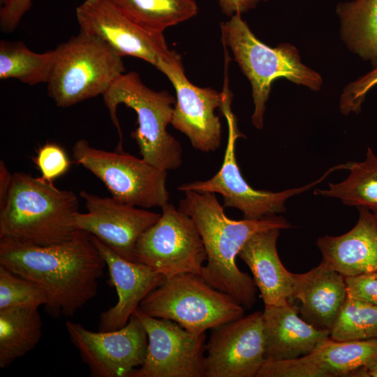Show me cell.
Here are the masks:
<instances>
[{"label": "cell", "mask_w": 377, "mask_h": 377, "mask_svg": "<svg viewBox=\"0 0 377 377\" xmlns=\"http://www.w3.org/2000/svg\"><path fill=\"white\" fill-rule=\"evenodd\" d=\"M80 195L87 212L75 214V229L95 236L119 256L136 262L135 249L138 239L158 221L161 214L86 191H82Z\"/></svg>", "instance_id": "17"}, {"label": "cell", "mask_w": 377, "mask_h": 377, "mask_svg": "<svg viewBox=\"0 0 377 377\" xmlns=\"http://www.w3.org/2000/svg\"><path fill=\"white\" fill-rule=\"evenodd\" d=\"M8 0H0V4L3 5Z\"/></svg>", "instance_id": "37"}, {"label": "cell", "mask_w": 377, "mask_h": 377, "mask_svg": "<svg viewBox=\"0 0 377 377\" xmlns=\"http://www.w3.org/2000/svg\"><path fill=\"white\" fill-rule=\"evenodd\" d=\"M330 337L337 341L377 339V306L347 296Z\"/></svg>", "instance_id": "28"}, {"label": "cell", "mask_w": 377, "mask_h": 377, "mask_svg": "<svg viewBox=\"0 0 377 377\" xmlns=\"http://www.w3.org/2000/svg\"><path fill=\"white\" fill-rule=\"evenodd\" d=\"M364 377H377V368L367 372Z\"/></svg>", "instance_id": "36"}, {"label": "cell", "mask_w": 377, "mask_h": 377, "mask_svg": "<svg viewBox=\"0 0 377 377\" xmlns=\"http://www.w3.org/2000/svg\"><path fill=\"white\" fill-rule=\"evenodd\" d=\"M349 170L346 179L329 183L326 189H316L314 194L339 199L347 206L362 207L377 212V155L368 147L363 161L344 163Z\"/></svg>", "instance_id": "25"}, {"label": "cell", "mask_w": 377, "mask_h": 377, "mask_svg": "<svg viewBox=\"0 0 377 377\" xmlns=\"http://www.w3.org/2000/svg\"><path fill=\"white\" fill-rule=\"evenodd\" d=\"M357 208L358 220L350 230L316 241L322 260L344 277L377 271V218L367 208Z\"/></svg>", "instance_id": "20"}, {"label": "cell", "mask_w": 377, "mask_h": 377, "mask_svg": "<svg viewBox=\"0 0 377 377\" xmlns=\"http://www.w3.org/2000/svg\"><path fill=\"white\" fill-rule=\"evenodd\" d=\"M66 329L91 377H130L145 360L147 335L135 313L116 330L92 332L70 320Z\"/></svg>", "instance_id": "12"}, {"label": "cell", "mask_w": 377, "mask_h": 377, "mask_svg": "<svg viewBox=\"0 0 377 377\" xmlns=\"http://www.w3.org/2000/svg\"><path fill=\"white\" fill-rule=\"evenodd\" d=\"M75 15L80 31L100 38L121 57H135L156 68L173 52L163 34L140 27L112 0H85L76 8Z\"/></svg>", "instance_id": "14"}, {"label": "cell", "mask_w": 377, "mask_h": 377, "mask_svg": "<svg viewBox=\"0 0 377 377\" xmlns=\"http://www.w3.org/2000/svg\"><path fill=\"white\" fill-rule=\"evenodd\" d=\"M184 193L178 209L195 223L207 253L201 276L246 309H251L256 302V286L253 279L238 268L235 258L254 233L270 228L288 229L291 223L278 215L255 220H232L226 215L216 193L195 191Z\"/></svg>", "instance_id": "2"}, {"label": "cell", "mask_w": 377, "mask_h": 377, "mask_svg": "<svg viewBox=\"0 0 377 377\" xmlns=\"http://www.w3.org/2000/svg\"><path fill=\"white\" fill-rule=\"evenodd\" d=\"M38 307L20 306L0 310V367L5 369L33 350L42 336Z\"/></svg>", "instance_id": "24"}, {"label": "cell", "mask_w": 377, "mask_h": 377, "mask_svg": "<svg viewBox=\"0 0 377 377\" xmlns=\"http://www.w3.org/2000/svg\"><path fill=\"white\" fill-rule=\"evenodd\" d=\"M47 297L33 281L0 265V310L20 306H45Z\"/></svg>", "instance_id": "29"}, {"label": "cell", "mask_w": 377, "mask_h": 377, "mask_svg": "<svg viewBox=\"0 0 377 377\" xmlns=\"http://www.w3.org/2000/svg\"><path fill=\"white\" fill-rule=\"evenodd\" d=\"M158 221L137 241L135 261L168 278L191 272L201 275L206 251L193 219L167 203Z\"/></svg>", "instance_id": "10"}, {"label": "cell", "mask_w": 377, "mask_h": 377, "mask_svg": "<svg viewBox=\"0 0 377 377\" xmlns=\"http://www.w3.org/2000/svg\"><path fill=\"white\" fill-rule=\"evenodd\" d=\"M112 1L136 24L158 34L195 17L198 12L196 0Z\"/></svg>", "instance_id": "26"}, {"label": "cell", "mask_w": 377, "mask_h": 377, "mask_svg": "<svg viewBox=\"0 0 377 377\" xmlns=\"http://www.w3.org/2000/svg\"><path fill=\"white\" fill-rule=\"evenodd\" d=\"M57 59L56 49L30 50L22 41H0V79L14 78L28 85L47 83Z\"/></svg>", "instance_id": "27"}, {"label": "cell", "mask_w": 377, "mask_h": 377, "mask_svg": "<svg viewBox=\"0 0 377 377\" xmlns=\"http://www.w3.org/2000/svg\"><path fill=\"white\" fill-rule=\"evenodd\" d=\"M336 13L341 38L348 48L377 67V0L341 2Z\"/></svg>", "instance_id": "23"}, {"label": "cell", "mask_w": 377, "mask_h": 377, "mask_svg": "<svg viewBox=\"0 0 377 377\" xmlns=\"http://www.w3.org/2000/svg\"><path fill=\"white\" fill-rule=\"evenodd\" d=\"M78 198L71 191L30 174L16 172L5 206L0 209V239L48 246L71 238Z\"/></svg>", "instance_id": "3"}, {"label": "cell", "mask_w": 377, "mask_h": 377, "mask_svg": "<svg viewBox=\"0 0 377 377\" xmlns=\"http://www.w3.org/2000/svg\"><path fill=\"white\" fill-rule=\"evenodd\" d=\"M280 230L270 228L254 233L238 253L249 267L265 305H283L292 297L293 273L283 266L276 249Z\"/></svg>", "instance_id": "22"}, {"label": "cell", "mask_w": 377, "mask_h": 377, "mask_svg": "<svg viewBox=\"0 0 377 377\" xmlns=\"http://www.w3.org/2000/svg\"><path fill=\"white\" fill-rule=\"evenodd\" d=\"M212 330L205 344V377H256L265 362L263 311Z\"/></svg>", "instance_id": "15"}, {"label": "cell", "mask_w": 377, "mask_h": 377, "mask_svg": "<svg viewBox=\"0 0 377 377\" xmlns=\"http://www.w3.org/2000/svg\"><path fill=\"white\" fill-rule=\"evenodd\" d=\"M33 161L40 171L41 177L50 182L66 173L71 167L66 151L54 142L40 146Z\"/></svg>", "instance_id": "30"}, {"label": "cell", "mask_w": 377, "mask_h": 377, "mask_svg": "<svg viewBox=\"0 0 377 377\" xmlns=\"http://www.w3.org/2000/svg\"><path fill=\"white\" fill-rule=\"evenodd\" d=\"M372 213H373V212H372ZM373 214H374L376 216V217L377 218V212L373 213Z\"/></svg>", "instance_id": "38"}, {"label": "cell", "mask_w": 377, "mask_h": 377, "mask_svg": "<svg viewBox=\"0 0 377 377\" xmlns=\"http://www.w3.org/2000/svg\"><path fill=\"white\" fill-rule=\"evenodd\" d=\"M103 99L119 136L116 151H123L122 132L117 110L119 105L124 104L136 112L138 127L131 136L135 140L142 158L166 171L180 167L182 148L167 131L176 103L173 96L167 91L150 89L138 73L131 71L120 75L103 95Z\"/></svg>", "instance_id": "4"}, {"label": "cell", "mask_w": 377, "mask_h": 377, "mask_svg": "<svg viewBox=\"0 0 377 377\" xmlns=\"http://www.w3.org/2000/svg\"><path fill=\"white\" fill-rule=\"evenodd\" d=\"M156 68L172 84L176 92L171 124L184 133L193 147L214 151L222 140L221 124L215 110L221 108L223 93L211 87H199L186 77L181 56L173 51Z\"/></svg>", "instance_id": "13"}, {"label": "cell", "mask_w": 377, "mask_h": 377, "mask_svg": "<svg viewBox=\"0 0 377 377\" xmlns=\"http://www.w3.org/2000/svg\"><path fill=\"white\" fill-rule=\"evenodd\" d=\"M347 295L377 306V271L345 277Z\"/></svg>", "instance_id": "32"}, {"label": "cell", "mask_w": 377, "mask_h": 377, "mask_svg": "<svg viewBox=\"0 0 377 377\" xmlns=\"http://www.w3.org/2000/svg\"><path fill=\"white\" fill-rule=\"evenodd\" d=\"M299 314V308L290 301L279 306L265 305V361L292 360L305 355L330 337V331L314 327Z\"/></svg>", "instance_id": "21"}, {"label": "cell", "mask_w": 377, "mask_h": 377, "mask_svg": "<svg viewBox=\"0 0 377 377\" xmlns=\"http://www.w3.org/2000/svg\"><path fill=\"white\" fill-rule=\"evenodd\" d=\"M31 5L32 0H8L0 10L1 31L3 33L15 31Z\"/></svg>", "instance_id": "33"}, {"label": "cell", "mask_w": 377, "mask_h": 377, "mask_svg": "<svg viewBox=\"0 0 377 377\" xmlns=\"http://www.w3.org/2000/svg\"><path fill=\"white\" fill-rule=\"evenodd\" d=\"M72 151L75 162L99 179L113 198L145 209L161 208L168 202V171L124 151L93 147L85 139L75 142Z\"/></svg>", "instance_id": "9"}, {"label": "cell", "mask_w": 377, "mask_h": 377, "mask_svg": "<svg viewBox=\"0 0 377 377\" xmlns=\"http://www.w3.org/2000/svg\"><path fill=\"white\" fill-rule=\"evenodd\" d=\"M223 91L221 109L228 124V138L223 164L212 178L205 181L185 183L177 187L182 191H195L219 193L223 200V207L238 209L246 219H260L285 212L286 202L288 198L309 190L321 183L339 165L327 170L319 179L301 187L287 189L280 192L258 190L252 188L241 174L235 156L237 140L243 137L237 126L235 117L230 110L231 96Z\"/></svg>", "instance_id": "8"}, {"label": "cell", "mask_w": 377, "mask_h": 377, "mask_svg": "<svg viewBox=\"0 0 377 377\" xmlns=\"http://www.w3.org/2000/svg\"><path fill=\"white\" fill-rule=\"evenodd\" d=\"M55 49L57 59L47 89L57 107L103 96L124 73L121 57L94 35L80 30Z\"/></svg>", "instance_id": "6"}, {"label": "cell", "mask_w": 377, "mask_h": 377, "mask_svg": "<svg viewBox=\"0 0 377 377\" xmlns=\"http://www.w3.org/2000/svg\"><path fill=\"white\" fill-rule=\"evenodd\" d=\"M147 335L143 363L130 377H205L206 334H193L176 322L134 312Z\"/></svg>", "instance_id": "11"}, {"label": "cell", "mask_w": 377, "mask_h": 377, "mask_svg": "<svg viewBox=\"0 0 377 377\" xmlns=\"http://www.w3.org/2000/svg\"><path fill=\"white\" fill-rule=\"evenodd\" d=\"M345 277L323 260L302 274L293 273L291 298L300 302V316L330 332L347 298Z\"/></svg>", "instance_id": "19"}, {"label": "cell", "mask_w": 377, "mask_h": 377, "mask_svg": "<svg viewBox=\"0 0 377 377\" xmlns=\"http://www.w3.org/2000/svg\"><path fill=\"white\" fill-rule=\"evenodd\" d=\"M222 13L232 17L235 15H241L249 10L255 8L260 2L268 0H217Z\"/></svg>", "instance_id": "34"}, {"label": "cell", "mask_w": 377, "mask_h": 377, "mask_svg": "<svg viewBox=\"0 0 377 377\" xmlns=\"http://www.w3.org/2000/svg\"><path fill=\"white\" fill-rule=\"evenodd\" d=\"M91 238L105 263L109 283L115 288L118 296L116 304L101 313L98 330H119L127 324L142 300L165 277L144 264L122 258L95 236L91 235Z\"/></svg>", "instance_id": "18"}, {"label": "cell", "mask_w": 377, "mask_h": 377, "mask_svg": "<svg viewBox=\"0 0 377 377\" xmlns=\"http://www.w3.org/2000/svg\"><path fill=\"white\" fill-rule=\"evenodd\" d=\"M13 182V174L3 160L0 161V209L6 205Z\"/></svg>", "instance_id": "35"}, {"label": "cell", "mask_w": 377, "mask_h": 377, "mask_svg": "<svg viewBox=\"0 0 377 377\" xmlns=\"http://www.w3.org/2000/svg\"><path fill=\"white\" fill-rule=\"evenodd\" d=\"M221 41L228 47L241 71L249 80L252 89L254 110L253 125L263 127L266 103L272 83L279 77L312 91H318L323 84L320 74L304 65L297 49L290 43L271 47L259 40L241 15L230 17L220 25Z\"/></svg>", "instance_id": "5"}, {"label": "cell", "mask_w": 377, "mask_h": 377, "mask_svg": "<svg viewBox=\"0 0 377 377\" xmlns=\"http://www.w3.org/2000/svg\"><path fill=\"white\" fill-rule=\"evenodd\" d=\"M0 265L38 285L53 318L73 316L95 297L106 267L91 235L80 230L48 246L0 239Z\"/></svg>", "instance_id": "1"}, {"label": "cell", "mask_w": 377, "mask_h": 377, "mask_svg": "<svg viewBox=\"0 0 377 377\" xmlns=\"http://www.w3.org/2000/svg\"><path fill=\"white\" fill-rule=\"evenodd\" d=\"M138 309L152 317L173 320L195 334L238 319L246 309L201 275L191 272L165 278Z\"/></svg>", "instance_id": "7"}, {"label": "cell", "mask_w": 377, "mask_h": 377, "mask_svg": "<svg viewBox=\"0 0 377 377\" xmlns=\"http://www.w3.org/2000/svg\"><path fill=\"white\" fill-rule=\"evenodd\" d=\"M377 84V67L372 71L349 83L340 98L339 108L341 113H359L366 94Z\"/></svg>", "instance_id": "31"}, {"label": "cell", "mask_w": 377, "mask_h": 377, "mask_svg": "<svg viewBox=\"0 0 377 377\" xmlns=\"http://www.w3.org/2000/svg\"><path fill=\"white\" fill-rule=\"evenodd\" d=\"M377 368V339L337 341L330 337L308 354L266 360L256 377H364Z\"/></svg>", "instance_id": "16"}]
</instances>
